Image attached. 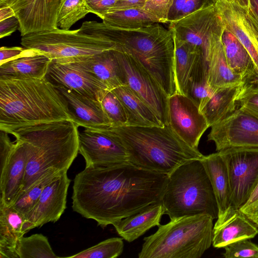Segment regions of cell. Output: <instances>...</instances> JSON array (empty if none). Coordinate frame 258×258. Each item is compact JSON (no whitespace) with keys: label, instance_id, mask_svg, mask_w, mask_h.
I'll return each mask as SVG.
<instances>
[{"label":"cell","instance_id":"cell-1","mask_svg":"<svg viewBox=\"0 0 258 258\" xmlns=\"http://www.w3.org/2000/svg\"><path fill=\"white\" fill-rule=\"evenodd\" d=\"M167 180L130 162L86 166L74 180L72 209L104 228L161 202Z\"/></svg>","mask_w":258,"mask_h":258},{"label":"cell","instance_id":"cell-2","mask_svg":"<svg viewBox=\"0 0 258 258\" xmlns=\"http://www.w3.org/2000/svg\"><path fill=\"white\" fill-rule=\"evenodd\" d=\"M62 120L75 122L68 101L46 77L0 79V130L19 128Z\"/></svg>","mask_w":258,"mask_h":258},{"label":"cell","instance_id":"cell-3","mask_svg":"<svg viewBox=\"0 0 258 258\" xmlns=\"http://www.w3.org/2000/svg\"><path fill=\"white\" fill-rule=\"evenodd\" d=\"M79 29L83 33L114 42L150 73L168 97L177 93L174 69V38L170 29L155 23L138 29L124 30L93 21L84 22Z\"/></svg>","mask_w":258,"mask_h":258},{"label":"cell","instance_id":"cell-4","mask_svg":"<svg viewBox=\"0 0 258 258\" xmlns=\"http://www.w3.org/2000/svg\"><path fill=\"white\" fill-rule=\"evenodd\" d=\"M107 129L123 144L129 162L146 170L168 175L183 163L204 156L182 140L169 124L126 125Z\"/></svg>","mask_w":258,"mask_h":258},{"label":"cell","instance_id":"cell-5","mask_svg":"<svg viewBox=\"0 0 258 258\" xmlns=\"http://www.w3.org/2000/svg\"><path fill=\"white\" fill-rule=\"evenodd\" d=\"M78 127L72 120H62L23 127L11 134L28 143L31 150L18 198L50 171L68 170L79 153Z\"/></svg>","mask_w":258,"mask_h":258},{"label":"cell","instance_id":"cell-6","mask_svg":"<svg viewBox=\"0 0 258 258\" xmlns=\"http://www.w3.org/2000/svg\"><path fill=\"white\" fill-rule=\"evenodd\" d=\"M214 219L202 214L170 220L144 238L139 258H200L212 244Z\"/></svg>","mask_w":258,"mask_h":258},{"label":"cell","instance_id":"cell-7","mask_svg":"<svg viewBox=\"0 0 258 258\" xmlns=\"http://www.w3.org/2000/svg\"><path fill=\"white\" fill-rule=\"evenodd\" d=\"M161 202L170 220L206 214L217 219L214 192L201 160L183 163L168 175Z\"/></svg>","mask_w":258,"mask_h":258},{"label":"cell","instance_id":"cell-8","mask_svg":"<svg viewBox=\"0 0 258 258\" xmlns=\"http://www.w3.org/2000/svg\"><path fill=\"white\" fill-rule=\"evenodd\" d=\"M21 44L58 62H67L116 48L114 42L105 38L85 34L79 29L59 28L26 35L22 37Z\"/></svg>","mask_w":258,"mask_h":258},{"label":"cell","instance_id":"cell-9","mask_svg":"<svg viewBox=\"0 0 258 258\" xmlns=\"http://www.w3.org/2000/svg\"><path fill=\"white\" fill-rule=\"evenodd\" d=\"M115 52L124 85L150 107L163 125H168L167 94L155 78L132 54L117 46Z\"/></svg>","mask_w":258,"mask_h":258},{"label":"cell","instance_id":"cell-10","mask_svg":"<svg viewBox=\"0 0 258 258\" xmlns=\"http://www.w3.org/2000/svg\"><path fill=\"white\" fill-rule=\"evenodd\" d=\"M218 152L227 168L230 206L240 208L258 183V148H229Z\"/></svg>","mask_w":258,"mask_h":258},{"label":"cell","instance_id":"cell-11","mask_svg":"<svg viewBox=\"0 0 258 258\" xmlns=\"http://www.w3.org/2000/svg\"><path fill=\"white\" fill-rule=\"evenodd\" d=\"M208 140L217 151L235 147L258 148V118L238 108L211 127Z\"/></svg>","mask_w":258,"mask_h":258},{"label":"cell","instance_id":"cell-12","mask_svg":"<svg viewBox=\"0 0 258 258\" xmlns=\"http://www.w3.org/2000/svg\"><path fill=\"white\" fill-rule=\"evenodd\" d=\"M224 27L240 41L250 54L258 75V17L250 8L235 2L216 0Z\"/></svg>","mask_w":258,"mask_h":258},{"label":"cell","instance_id":"cell-13","mask_svg":"<svg viewBox=\"0 0 258 258\" xmlns=\"http://www.w3.org/2000/svg\"><path fill=\"white\" fill-rule=\"evenodd\" d=\"M169 123L186 144L198 150L200 139L210 127L197 105L185 95L176 93L168 97Z\"/></svg>","mask_w":258,"mask_h":258},{"label":"cell","instance_id":"cell-14","mask_svg":"<svg viewBox=\"0 0 258 258\" xmlns=\"http://www.w3.org/2000/svg\"><path fill=\"white\" fill-rule=\"evenodd\" d=\"M79 153L86 166L130 162L125 147L107 129L85 128L79 132Z\"/></svg>","mask_w":258,"mask_h":258},{"label":"cell","instance_id":"cell-15","mask_svg":"<svg viewBox=\"0 0 258 258\" xmlns=\"http://www.w3.org/2000/svg\"><path fill=\"white\" fill-rule=\"evenodd\" d=\"M61 0H0L9 6L19 22L21 36L58 29L57 19Z\"/></svg>","mask_w":258,"mask_h":258},{"label":"cell","instance_id":"cell-16","mask_svg":"<svg viewBox=\"0 0 258 258\" xmlns=\"http://www.w3.org/2000/svg\"><path fill=\"white\" fill-rule=\"evenodd\" d=\"M71 180L64 171L44 188L35 207L25 217V233L49 222L58 221L66 209L68 190Z\"/></svg>","mask_w":258,"mask_h":258},{"label":"cell","instance_id":"cell-17","mask_svg":"<svg viewBox=\"0 0 258 258\" xmlns=\"http://www.w3.org/2000/svg\"><path fill=\"white\" fill-rule=\"evenodd\" d=\"M31 151L28 143L16 139L10 155L0 162V205L11 206L20 195Z\"/></svg>","mask_w":258,"mask_h":258},{"label":"cell","instance_id":"cell-18","mask_svg":"<svg viewBox=\"0 0 258 258\" xmlns=\"http://www.w3.org/2000/svg\"><path fill=\"white\" fill-rule=\"evenodd\" d=\"M46 78L56 86L66 87L100 102L110 90L101 81L74 62L52 61Z\"/></svg>","mask_w":258,"mask_h":258},{"label":"cell","instance_id":"cell-19","mask_svg":"<svg viewBox=\"0 0 258 258\" xmlns=\"http://www.w3.org/2000/svg\"><path fill=\"white\" fill-rule=\"evenodd\" d=\"M223 30L222 22L207 37L203 50L208 81L215 90L244 84L242 77L234 73L227 64L222 42Z\"/></svg>","mask_w":258,"mask_h":258},{"label":"cell","instance_id":"cell-20","mask_svg":"<svg viewBox=\"0 0 258 258\" xmlns=\"http://www.w3.org/2000/svg\"><path fill=\"white\" fill-rule=\"evenodd\" d=\"M221 23V19L213 5L169 23V28L175 37L200 48L203 54L207 37Z\"/></svg>","mask_w":258,"mask_h":258},{"label":"cell","instance_id":"cell-21","mask_svg":"<svg viewBox=\"0 0 258 258\" xmlns=\"http://www.w3.org/2000/svg\"><path fill=\"white\" fill-rule=\"evenodd\" d=\"M257 227L239 209L230 206L223 215L217 218L213 227V246L224 247L236 241L254 238Z\"/></svg>","mask_w":258,"mask_h":258},{"label":"cell","instance_id":"cell-22","mask_svg":"<svg viewBox=\"0 0 258 258\" xmlns=\"http://www.w3.org/2000/svg\"><path fill=\"white\" fill-rule=\"evenodd\" d=\"M55 86L68 101L75 117V122L79 126L96 130L112 126L101 102L66 87Z\"/></svg>","mask_w":258,"mask_h":258},{"label":"cell","instance_id":"cell-23","mask_svg":"<svg viewBox=\"0 0 258 258\" xmlns=\"http://www.w3.org/2000/svg\"><path fill=\"white\" fill-rule=\"evenodd\" d=\"M52 60L37 50L26 48L20 56L0 65V79H35L46 77Z\"/></svg>","mask_w":258,"mask_h":258},{"label":"cell","instance_id":"cell-24","mask_svg":"<svg viewBox=\"0 0 258 258\" xmlns=\"http://www.w3.org/2000/svg\"><path fill=\"white\" fill-rule=\"evenodd\" d=\"M115 49L91 56L79 57L67 62L75 63L101 81L110 90H112L125 85Z\"/></svg>","mask_w":258,"mask_h":258},{"label":"cell","instance_id":"cell-25","mask_svg":"<svg viewBox=\"0 0 258 258\" xmlns=\"http://www.w3.org/2000/svg\"><path fill=\"white\" fill-rule=\"evenodd\" d=\"M165 210L161 202L115 222L112 225L118 235L131 242L155 226H159Z\"/></svg>","mask_w":258,"mask_h":258},{"label":"cell","instance_id":"cell-26","mask_svg":"<svg viewBox=\"0 0 258 258\" xmlns=\"http://www.w3.org/2000/svg\"><path fill=\"white\" fill-rule=\"evenodd\" d=\"M222 42L230 69L242 77L244 84L258 82V75L250 54L236 36L224 27Z\"/></svg>","mask_w":258,"mask_h":258},{"label":"cell","instance_id":"cell-27","mask_svg":"<svg viewBox=\"0 0 258 258\" xmlns=\"http://www.w3.org/2000/svg\"><path fill=\"white\" fill-rule=\"evenodd\" d=\"M211 182L218 208V216L230 206V188L226 165L219 152L205 156L201 160Z\"/></svg>","mask_w":258,"mask_h":258},{"label":"cell","instance_id":"cell-28","mask_svg":"<svg viewBox=\"0 0 258 258\" xmlns=\"http://www.w3.org/2000/svg\"><path fill=\"white\" fill-rule=\"evenodd\" d=\"M24 216L12 206L0 205V258H19L16 245L24 234Z\"/></svg>","mask_w":258,"mask_h":258},{"label":"cell","instance_id":"cell-29","mask_svg":"<svg viewBox=\"0 0 258 258\" xmlns=\"http://www.w3.org/2000/svg\"><path fill=\"white\" fill-rule=\"evenodd\" d=\"M174 69L177 93L185 95L188 81L197 63L203 57V51L174 36Z\"/></svg>","mask_w":258,"mask_h":258},{"label":"cell","instance_id":"cell-30","mask_svg":"<svg viewBox=\"0 0 258 258\" xmlns=\"http://www.w3.org/2000/svg\"><path fill=\"white\" fill-rule=\"evenodd\" d=\"M121 102L128 119V125L163 126L150 107L124 85L112 90Z\"/></svg>","mask_w":258,"mask_h":258},{"label":"cell","instance_id":"cell-31","mask_svg":"<svg viewBox=\"0 0 258 258\" xmlns=\"http://www.w3.org/2000/svg\"><path fill=\"white\" fill-rule=\"evenodd\" d=\"M242 85L220 88L214 91L201 110L209 127L223 120L235 110L236 99Z\"/></svg>","mask_w":258,"mask_h":258},{"label":"cell","instance_id":"cell-32","mask_svg":"<svg viewBox=\"0 0 258 258\" xmlns=\"http://www.w3.org/2000/svg\"><path fill=\"white\" fill-rule=\"evenodd\" d=\"M107 26L124 30H135L160 23L155 16L143 8H129L111 11L102 19Z\"/></svg>","mask_w":258,"mask_h":258},{"label":"cell","instance_id":"cell-33","mask_svg":"<svg viewBox=\"0 0 258 258\" xmlns=\"http://www.w3.org/2000/svg\"><path fill=\"white\" fill-rule=\"evenodd\" d=\"M215 90L209 85L207 66L202 57L197 63L188 81L185 95L202 110Z\"/></svg>","mask_w":258,"mask_h":258},{"label":"cell","instance_id":"cell-34","mask_svg":"<svg viewBox=\"0 0 258 258\" xmlns=\"http://www.w3.org/2000/svg\"><path fill=\"white\" fill-rule=\"evenodd\" d=\"M19 258L59 257L53 252L48 239L42 234L21 237L16 245Z\"/></svg>","mask_w":258,"mask_h":258},{"label":"cell","instance_id":"cell-35","mask_svg":"<svg viewBox=\"0 0 258 258\" xmlns=\"http://www.w3.org/2000/svg\"><path fill=\"white\" fill-rule=\"evenodd\" d=\"M63 172L53 170L45 174L22 194L11 206L23 214L25 218L35 207L45 186Z\"/></svg>","mask_w":258,"mask_h":258},{"label":"cell","instance_id":"cell-36","mask_svg":"<svg viewBox=\"0 0 258 258\" xmlns=\"http://www.w3.org/2000/svg\"><path fill=\"white\" fill-rule=\"evenodd\" d=\"M90 13L85 0H61L57 15V26L59 29L69 30Z\"/></svg>","mask_w":258,"mask_h":258},{"label":"cell","instance_id":"cell-37","mask_svg":"<svg viewBox=\"0 0 258 258\" xmlns=\"http://www.w3.org/2000/svg\"><path fill=\"white\" fill-rule=\"evenodd\" d=\"M123 238L112 237L83 250L79 253L68 256V258H115L123 250Z\"/></svg>","mask_w":258,"mask_h":258},{"label":"cell","instance_id":"cell-38","mask_svg":"<svg viewBox=\"0 0 258 258\" xmlns=\"http://www.w3.org/2000/svg\"><path fill=\"white\" fill-rule=\"evenodd\" d=\"M104 111L112 123V126L128 124V119L124 107L118 97L109 90L101 101ZM111 126V127H112Z\"/></svg>","mask_w":258,"mask_h":258},{"label":"cell","instance_id":"cell-39","mask_svg":"<svg viewBox=\"0 0 258 258\" xmlns=\"http://www.w3.org/2000/svg\"><path fill=\"white\" fill-rule=\"evenodd\" d=\"M236 103L238 108L258 118V82L242 84Z\"/></svg>","mask_w":258,"mask_h":258},{"label":"cell","instance_id":"cell-40","mask_svg":"<svg viewBox=\"0 0 258 258\" xmlns=\"http://www.w3.org/2000/svg\"><path fill=\"white\" fill-rule=\"evenodd\" d=\"M224 248L225 252L222 255L225 258H258V245L252 242L250 239L236 241Z\"/></svg>","mask_w":258,"mask_h":258},{"label":"cell","instance_id":"cell-41","mask_svg":"<svg viewBox=\"0 0 258 258\" xmlns=\"http://www.w3.org/2000/svg\"><path fill=\"white\" fill-rule=\"evenodd\" d=\"M173 2V0H148L143 9L157 18L160 23H168Z\"/></svg>","mask_w":258,"mask_h":258},{"label":"cell","instance_id":"cell-42","mask_svg":"<svg viewBox=\"0 0 258 258\" xmlns=\"http://www.w3.org/2000/svg\"><path fill=\"white\" fill-rule=\"evenodd\" d=\"M239 209L258 228V183Z\"/></svg>","mask_w":258,"mask_h":258},{"label":"cell","instance_id":"cell-43","mask_svg":"<svg viewBox=\"0 0 258 258\" xmlns=\"http://www.w3.org/2000/svg\"><path fill=\"white\" fill-rule=\"evenodd\" d=\"M117 0H85L91 13L102 19L110 11Z\"/></svg>","mask_w":258,"mask_h":258},{"label":"cell","instance_id":"cell-44","mask_svg":"<svg viewBox=\"0 0 258 258\" xmlns=\"http://www.w3.org/2000/svg\"><path fill=\"white\" fill-rule=\"evenodd\" d=\"M216 1V0H187L180 14L179 20L202 8L215 5Z\"/></svg>","mask_w":258,"mask_h":258},{"label":"cell","instance_id":"cell-45","mask_svg":"<svg viewBox=\"0 0 258 258\" xmlns=\"http://www.w3.org/2000/svg\"><path fill=\"white\" fill-rule=\"evenodd\" d=\"M26 48L21 47L2 46L0 48V65L21 55Z\"/></svg>","mask_w":258,"mask_h":258},{"label":"cell","instance_id":"cell-46","mask_svg":"<svg viewBox=\"0 0 258 258\" xmlns=\"http://www.w3.org/2000/svg\"><path fill=\"white\" fill-rule=\"evenodd\" d=\"M19 28V22L15 16L0 21L1 38L11 35Z\"/></svg>","mask_w":258,"mask_h":258},{"label":"cell","instance_id":"cell-47","mask_svg":"<svg viewBox=\"0 0 258 258\" xmlns=\"http://www.w3.org/2000/svg\"><path fill=\"white\" fill-rule=\"evenodd\" d=\"M148 0H117L110 12L129 8H143Z\"/></svg>","mask_w":258,"mask_h":258},{"label":"cell","instance_id":"cell-48","mask_svg":"<svg viewBox=\"0 0 258 258\" xmlns=\"http://www.w3.org/2000/svg\"><path fill=\"white\" fill-rule=\"evenodd\" d=\"M187 0H173L171 7L168 23L176 21L179 20L180 14Z\"/></svg>","mask_w":258,"mask_h":258},{"label":"cell","instance_id":"cell-49","mask_svg":"<svg viewBox=\"0 0 258 258\" xmlns=\"http://www.w3.org/2000/svg\"><path fill=\"white\" fill-rule=\"evenodd\" d=\"M14 16H15V14L10 7H0V21Z\"/></svg>","mask_w":258,"mask_h":258},{"label":"cell","instance_id":"cell-50","mask_svg":"<svg viewBox=\"0 0 258 258\" xmlns=\"http://www.w3.org/2000/svg\"><path fill=\"white\" fill-rule=\"evenodd\" d=\"M249 7L258 17V0H249Z\"/></svg>","mask_w":258,"mask_h":258},{"label":"cell","instance_id":"cell-51","mask_svg":"<svg viewBox=\"0 0 258 258\" xmlns=\"http://www.w3.org/2000/svg\"><path fill=\"white\" fill-rule=\"evenodd\" d=\"M236 2L239 5L246 7H249V0H236Z\"/></svg>","mask_w":258,"mask_h":258},{"label":"cell","instance_id":"cell-52","mask_svg":"<svg viewBox=\"0 0 258 258\" xmlns=\"http://www.w3.org/2000/svg\"><path fill=\"white\" fill-rule=\"evenodd\" d=\"M226 1H228V2H233V1H234V2H236V0H226Z\"/></svg>","mask_w":258,"mask_h":258}]
</instances>
